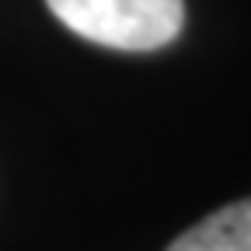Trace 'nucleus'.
I'll return each mask as SVG.
<instances>
[{
	"instance_id": "obj_2",
	"label": "nucleus",
	"mask_w": 251,
	"mask_h": 251,
	"mask_svg": "<svg viewBox=\"0 0 251 251\" xmlns=\"http://www.w3.org/2000/svg\"><path fill=\"white\" fill-rule=\"evenodd\" d=\"M168 251H251V199L230 202L188 227Z\"/></svg>"
},
{
	"instance_id": "obj_1",
	"label": "nucleus",
	"mask_w": 251,
	"mask_h": 251,
	"mask_svg": "<svg viewBox=\"0 0 251 251\" xmlns=\"http://www.w3.org/2000/svg\"><path fill=\"white\" fill-rule=\"evenodd\" d=\"M49 11L80 39L122 52H150L178 39L181 0H46Z\"/></svg>"
}]
</instances>
